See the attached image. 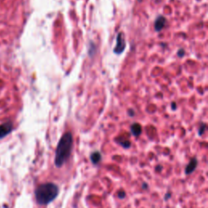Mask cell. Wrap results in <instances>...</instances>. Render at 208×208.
<instances>
[{
    "instance_id": "obj_12",
    "label": "cell",
    "mask_w": 208,
    "mask_h": 208,
    "mask_svg": "<svg viewBox=\"0 0 208 208\" xmlns=\"http://www.w3.org/2000/svg\"><path fill=\"white\" fill-rule=\"evenodd\" d=\"M184 55H185V51L183 49H180V51H178L179 57H182V56H184Z\"/></svg>"
},
{
    "instance_id": "obj_5",
    "label": "cell",
    "mask_w": 208,
    "mask_h": 208,
    "mask_svg": "<svg viewBox=\"0 0 208 208\" xmlns=\"http://www.w3.org/2000/svg\"><path fill=\"white\" fill-rule=\"evenodd\" d=\"M197 166H198V160L196 158H193L191 159L190 161V163L187 164V166L185 167V172L186 175H190L192 174L195 169L197 168Z\"/></svg>"
},
{
    "instance_id": "obj_2",
    "label": "cell",
    "mask_w": 208,
    "mask_h": 208,
    "mask_svg": "<svg viewBox=\"0 0 208 208\" xmlns=\"http://www.w3.org/2000/svg\"><path fill=\"white\" fill-rule=\"evenodd\" d=\"M60 189L52 182L41 184L35 190V198L39 205H48L58 197Z\"/></svg>"
},
{
    "instance_id": "obj_9",
    "label": "cell",
    "mask_w": 208,
    "mask_h": 208,
    "mask_svg": "<svg viewBox=\"0 0 208 208\" xmlns=\"http://www.w3.org/2000/svg\"><path fill=\"white\" fill-rule=\"evenodd\" d=\"M116 141L118 142L119 144H120V146H123L124 148L125 149H128L129 148L130 146H131V143H130L129 141H128V140H116Z\"/></svg>"
},
{
    "instance_id": "obj_1",
    "label": "cell",
    "mask_w": 208,
    "mask_h": 208,
    "mask_svg": "<svg viewBox=\"0 0 208 208\" xmlns=\"http://www.w3.org/2000/svg\"><path fill=\"white\" fill-rule=\"evenodd\" d=\"M73 137L70 132L65 133L58 142L56 150L55 164L56 168H61L67 162L72 153Z\"/></svg>"
},
{
    "instance_id": "obj_13",
    "label": "cell",
    "mask_w": 208,
    "mask_h": 208,
    "mask_svg": "<svg viewBox=\"0 0 208 208\" xmlns=\"http://www.w3.org/2000/svg\"><path fill=\"white\" fill-rule=\"evenodd\" d=\"M162 169H163V167L161 166V165H159V166H158L157 168H155V171H161V170H162Z\"/></svg>"
},
{
    "instance_id": "obj_10",
    "label": "cell",
    "mask_w": 208,
    "mask_h": 208,
    "mask_svg": "<svg viewBox=\"0 0 208 208\" xmlns=\"http://www.w3.org/2000/svg\"><path fill=\"white\" fill-rule=\"evenodd\" d=\"M205 129H206V125H205V124H202V125L200 126V128H199V130H198V134L200 135V136L204 133V132H205Z\"/></svg>"
},
{
    "instance_id": "obj_8",
    "label": "cell",
    "mask_w": 208,
    "mask_h": 208,
    "mask_svg": "<svg viewBox=\"0 0 208 208\" xmlns=\"http://www.w3.org/2000/svg\"><path fill=\"white\" fill-rule=\"evenodd\" d=\"M90 160L93 164L97 165L99 164V162L102 160V155L100 154L99 151H94V152L90 155Z\"/></svg>"
},
{
    "instance_id": "obj_6",
    "label": "cell",
    "mask_w": 208,
    "mask_h": 208,
    "mask_svg": "<svg viewBox=\"0 0 208 208\" xmlns=\"http://www.w3.org/2000/svg\"><path fill=\"white\" fill-rule=\"evenodd\" d=\"M166 18L162 16H160L155 21V29L157 32H160V31H161L164 28V26L166 25Z\"/></svg>"
},
{
    "instance_id": "obj_16",
    "label": "cell",
    "mask_w": 208,
    "mask_h": 208,
    "mask_svg": "<svg viewBox=\"0 0 208 208\" xmlns=\"http://www.w3.org/2000/svg\"><path fill=\"white\" fill-rule=\"evenodd\" d=\"M172 106H173V107H172L173 110H175V108H176V107H175V103H172Z\"/></svg>"
},
{
    "instance_id": "obj_11",
    "label": "cell",
    "mask_w": 208,
    "mask_h": 208,
    "mask_svg": "<svg viewBox=\"0 0 208 208\" xmlns=\"http://www.w3.org/2000/svg\"><path fill=\"white\" fill-rule=\"evenodd\" d=\"M125 194H125V192L124 190H120V191H118V193H117V197H118L119 198L123 199L125 198Z\"/></svg>"
},
{
    "instance_id": "obj_14",
    "label": "cell",
    "mask_w": 208,
    "mask_h": 208,
    "mask_svg": "<svg viewBox=\"0 0 208 208\" xmlns=\"http://www.w3.org/2000/svg\"><path fill=\"white\" fill-rule=\"evenodd\" d=\"M166 195H167V196H166V198H165V200H168V198L171 197V194H168H168H167Z\"/></svg>"
},
{
    "instance_id": "obj_7",
    "label": "cell",
    "mask_w": 208,
    "mask_h": 208,
    "mask_svg": "<svg viewBox=\"0 0 208 208\" xmlns=\"http://www.w3.org/2000/svg\"><path fill=\"white\" fill-rule=\"evenodd\" d=\"M130 129H131V133H132L133 135L135 137L140 136L141 132H142V129H141V125H139L138 123H134V124H133L131 125Z\"/></svg>"
},
{
    "instance_id": "obj_15",
    "label": "cell",
    "mask_w": 208,
    "mask_h": 208,
    "mask_svg": "<svg viewBox=\"0 0 208 208\" xmlns=\"http://www.w3.org/2000/svg\"><path fill=\"white\" fill-rule=\"evenodd\" d=\"M147 186H148V185H147V184H143V185H142V188L146 190V189H147Z\"/></svg>"
},
{
    "instance_id": "obj_3",
    "label": "cell",
    "mask_w": 208,
    "mask_h": 208,
    "mask_svg": "<svg viewBox=\"0 0 208 208\" xmlns=\"http://www.w3.org/2000/svg\"><path fill=\"white\" fill-rule=\"evenodd\" d=\"M125 46H126V43H125L123 33H119L118 35H117V37H116V45L115 46V48H114V52L120 55V54H121L123 51H125Z\"/></svg>"
},
{
    "instance_id": "obj_17",
    "label": "cell",
    "mask_w": 208,
    "mask_h": 208,
    "mask_svg": "<svg viewBox=\"0 0 208 208\" xmlns=\"http://www.w3.org/2000/svg\"><path fill=\"white\" fill-rule=\"evenodd\" d=\"M138 1H139V2H141V0H138Z\"/></svg>"
},
{
    "instance_id": "obj_4",
    "label": "cell",
    "mask_w": 208,
    "mask_h": 208,
    "mask_svg": "<svg viewBox=\"0 0 208 208\" xmlns=\"http://www.w3.org/2000/svg\"><path fill=\"white\" fill-rule=\"evenodd\" d=\"M13 129V124L12 121H7L2 125H0V139L3 138L4 137L12 132Z\"/></svg>"
}]
</instances>
